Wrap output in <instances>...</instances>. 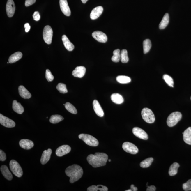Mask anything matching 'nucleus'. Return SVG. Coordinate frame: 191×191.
I'll return each mask as SVG.
<instances>
[{
    "label": "nucleus",
    "mask_w": 191,
    "mask_h": 191,
    "mask_svg": "<svg viewBox=\"0 0 191 191\" xmlns=\"http://www.w3.org/2000/svg\"><path fill=\"white\" fill-rule=\"evenodd\" d=\"M22 57V54L20 52H17L12 54L9 59V63H13L20 60Z\"/></svg>",
    "instance_id": "nucleus-26"
},
{
    "label": "nucleus",
    "mask_w": 191,
    "mask_h": 191,
    "mask_svg": "<svg viewBox=\"0 0 191 191\" xmlns=\"http://www.w3.org/2000/svg\"><path fill=\"white\" fill-rule=\"evenodd\" d=\"M64 118L62 116L59 115H52L51 116L50 119V122L52 123H58L61 121H63Z\"/></svg>",
    "instance_id": "nucleus-33"
},
{
    "label": "nucleus",
    "mask_w": 191,
    "mask_h": 191,
    "mask_svg": "<svg viewBox=\"0 0 191 191\" xmlns=\"http://www.w3.org/2000/svg\"><path fill=\"white\" fill-rule=\"evenodd\" d=\"M10 167L13 174L18 177H21L23 175L22 168L20 164L15 160H12L10 162Z\"/></svg>",
    "instance_id": "nucleus-6"
},
{
    "label": "nucleus",
    "mask_w": 191,
    "mask_h": 191,
    "mask_svg": "<svg viewBox=\"0 0 191 191\" xmlns=\"http://www.w3.org/2000/svg\"><path fill=\"white\" fill-rule=\"evenodd\" d=\"M79 138L82 140L86 144L92 146H97L98 145V139L93 136L86 134H81L79 135Z\"/></svg>",
    "instance_id": "nucleus-3"
},
{
    "label": "nucleus",
    "mask_w": 191,
    "mask_h": 191,
    "mask_svg": "<svg viewBox=\"0 0 191 191\" xmlns=\"http://www.w3.org/2000/svg\"><path fill=\"white\" fill-rule=\"evenodd\" d=\"M151 47V41L149 39H146L143 42V52L146 54L149 52Z\"/></svg>",
    "instance_id": "nucleus-30"
},
{
    "label": "nucleus",
    "mask_w": 191,
    "mask_h": 191,
    "mask_svg": "<svg viewBox=\"0 0 191 191\" xmlns=\"http://www.w3.org/2000/svg\"><path fill=\"white\" fill-rule=\"evenodd\" d=\"M108 188L105 186L98 185L97 186L92 185L89 187L87 189L88 191H107Z\"/></svg>",
    "instance_id": "nucleus-28"
},
{
    "label": "nucleus",
    "mask_w": 191,
    "mask_h": 191,
    "mask_svg": "<svg viewBox=\"0 0 191 191\" xmlns=\"http://www.w3.org/2000/svg\"><path fill=\"white\" fill-rule=\"evenodd\" d=\"M182 118V115L179 112H176L171 114L167 120V125L170 127L176 125Z\"/></svg>",
    "instance_id": "nucleus-4"
},
{
    "label": "nucleus",
    "mask_w": 191,
    "mask_h": 191,
    "mask_svg": "<svg viewBox=\"0 0 191 191\" xmlns=\"http://www.w3.org/2000/svg\"><path fill=\"white\" fill-rule=\"evenodd\" d=\"M183 140L187 144L191 145V127H189L183 133Z\"/></svg>",
    "instance_id": "nucleus-24"
},
{
    "label": "nucleus",
    "mask_w": 191,
    "mask_h": 191,
    "mask_svg": "<svg viewBox=\"0 0 191 191\" xmlns=\"http://www.w3.org/2000/svg\"><path fill=\"white\" fill-rule=\"evenodd\" d=\"M183 188L185 191H189L191 190V179L188 181L187 182L183 185Z\"/></svg>",
    "instance_id": "nucleus-40"
},
{
    "label": "nucleus",
    "mask_w": 191,
    "mask_h": 191,
    "mask_svg": "<svg viewBox=\"0 0 191 191\" xmlns=\"http://www.w3.org/2000/svg\"><path fill=\"white\" fill-rule=\"evenodd\" d=\"M13 110L16 113L19 114H22L24 112V109L20 103L17 102L16 100H14L13 103Z\"/></svg>",
    "instance_id": "nucleus-23"
},
{
    "label": "nucleus",
    "mask_w": 191,
    "mask_h": 191,
    "mask_svg": "<svg viewBox=\"0 0 191 191\" xmlns=\"http://www.w3.org/2000/svg\"><path fill=\"white\" fill-rule=\"evenodd\" d=\"M65 173L67 176L70 177V183H73L82 177L83 174V169L79 165L74 164L68 166L66 169Z\"/></svg>",
    "instance_id": "nucleus-2"
},
{
    "label": "nucleus",
    "mask_w": 191,
    "mask_h": 191,
    "mask_svg": "<svg viewBox=\"0 0 191 191\" xmlns=\"http://www.w3.org/2000/svg\"><path fill=\"white\" fill-rule=\"evenodd\" d=\"M6 159V155L4 151L1 150H0V160L1 161H4Z\"/></svg>",
    "instance_id": "nucleus-41"
},
{
    "label": "nucleus",
    "mask_w": 191,
    "mask_h": 191,
    "mask_svg": "<svg viewBox=\"0 0 191 191\" xmlns=\"http://www.w3.org/2000/svg\"><path fill=\"white\" fill-rule=\"evenodd\" d=\"M71 147L67 145H64L59 147L56 151V155L61 157L69 153L71 151Z\"/></svg>",
    "instance_id": "nucleus-13"
},
{
    "label": "nucleus",
    "mask_w": 191,
    "mask_h": 191,
    "mask_svg": "<svg viewBox=\"0 0 191 191\" xmlns=\"http://www.w3.org/2000/svg\"><path fill=\"white\" fill-rule=\"evenodd\" d=\"M33 18L34 20L36 21H38L40 19V16L39 13L38 11H35L33 15Z\"/></svg>",
    "instance_id": "nucleus-42"
},
{
    "label": "nucleus",
    "mask_w": 191,
    "mask_h": 191,
    "mask_svg": "<svg viewBox=\"0 0 191 191\" xmlns=\"http://www.w3.org/2000/svg\"><path fill=\"white\" fill-rule=\"evenodd\" d=\"M19 92L20 95L23 98L29 99L32 96L31 93L22 85L19 86Z\"/></svg>",
    "instance_id": "nucleus-21"
},
{
    "label": "nucleus",
    "mask_w": 191,
    "mask_h": 191,
    "mask_svg": "<svg viewBox=\"0 0 191 191\" xmlns=\"http://www.w3.org/2000/svg\"><path fill=\"white\" fill-rule=\"evenodd\" d=\"M103 11V8L101 6H97L94 8L90 13V17L92 20L98 19L101 15Z\"/></svg>",
    "instance_id": "nucleus-16"
},
{
    "label": "nucleus",
    "mask_w": 191,
    "mask_h": 191,
    "mask_svg": "<svg viewBox=\"0 0 191 191\" xmlns=\"http://www.w3.org/2000/svg\"><path fill=\"white\" fill-rule=\"evenodd\" d=\"M125 191H131V189H128V190H126Z\"/></svg>",
    "instance_id": "nucleus-48"
},
{
    "label": "nucleus",
    "mask_w": 191,
    "mask_h": 191,
    "mask_svg": "<svg viewBox=\"0 0 191 191\" xmlns=\"http://www.w3.org/2000/svg\"><path fill=\"white\" fill-rule=\"evenodd\" d=\"M163 78L166 83L171 87H174V82L172 77L169 75H165L163 77Z\"/></svg>",
    "instance_id": "nucleus-38"
},
{
    "label": "nucleus",
    "mask_w": 191,
    "mask_h": 191,
    "mask_svg": "<svg viewBox=\"0 0 191 191\" xmlns=\"http://www.w3.org/2000/svg\"><path fill=\"white\" fill-rule=\"evenodd\" d=\"M65 106L66 109L70 113L75 114H77V113L76 109L72 104L69 102H67L65 104Z\"/></svg>",
    "instance_id": "nucleus-36"
},
{
    "label": "nucleus",
    "mask_w": 191,
    "mask_h": 191,
    "mask_svg": "<svg viewBox=\"0 0 191 191\" xmlns=\"http://www.w3.org/2000/svg\"><path fill=\"white\" fill-rule=\"evenodd\" d=\"M93 106L94 110L96 114L100 117H102L104 113L101 105L97 100H94L93 102Z\"/></svg>",
    "instance_id": "nucleus-18"
},
{
    "label": "nucleus",
    "mask_w": 191,
    "mask_h": 191,
    "mask_svg": "<svg viewBox=\"0 0 191 191\" xmlns=\"http://www.w3.org/2000/svg\"><path fill=\"white\" fill-rule=\"evenodd\" d=\"M19 145L22 148L29 150L33 147L34 143L32 141L27 139H22L19 142Z\"/></svg>",
    "instance_id": "nucleus-17"
},
{
    "label": "nucleus",
    "mask_w": 191,
    "mask_h": 191,
    "mask_svg": "<svg viewBox=\"0 0 191 191\" xmlns=\"http://www.w3.org/2000/svg\"><path fill=\"white\" fill-rule=\"evenodd\" d=\"M45 77L46 79L49 82H52L54 79V77L52 75L50 70L47 69L46 71Z\"/></svg>",
    "instance_id": "nucleus-39"
},
{
    "label": "nucleus",
    "mask_w": 191,
    "mask_h": 191,
    "mask_svg": "<svg viewBox=\"0 0 191 191\" xmlns=\"http://www.w3.org/2000/svg\"><path fill=\"white\" fill-rule=\"evenodd\" d=\"M131 191H137L138 190V189L136 187H135L133 184H132L131 185Z\"/></svg>",
    "instance_id": "nucleus-46"
},
{
    "label": "nucleus",
    "mask_w": 191,
    "mask_h": 191,
    "mask_svg": "<svg viewBox=\"0 0 191 191\" xmlns=\"http://www.w3.org/2000/svg\"><path fill=\"white\" fill-rule=\"evenodd\" d=\"M82 3H84V4H85V3L87 2V1H88V0H81Z\"/></svg>",
    "instance_id": "nucleus-47"
},
{
    "label": "nucleus",
    "mask_w": 191,
    "mask_h": 191,
    "mask_svg": "<svg viewBox=\"0 0 191 191\" xmlns=\"http://www.w3.org/2000/svg\"><path fill=\"white\" fill-rule=\"evenodd\" d=\"M24 27L25 28V31L26 32H28L30 30L31 27L29 23H26L24 24Z\"/></svg>",
    "instance_id": "nucleus-45"
},
{
    "label": "nucleus",
    "mask_w": 191,
    "mask_h": 191,
    "mask_svg": "<svg viewBox=\"0 0 191 191\" xmlns=\"http://www.w3.org/2000/svg\"><path fill=\"white\" fill-rule=\"evenodd\" d=\"M53 31L50 26L47 25L44 28L43 31V37L46 43L50 44L52 43Z\"/></svg>",
    "instance_id": "nucleus-7"
},
{
    "label": "nucleus",
    "mask_w": 191,
    "mask_h": 191,
    "mask_svg": "<svg viewBox=\"0 0 191 191\" xmlns=\"http://www.w3.org/2000/svg\"><path fill=\"white\" fill-rule=\"evenodd\" d=\"M169 22V16L168 13H166L163 17L160 24H159V28L160 29H165L167 27Z\"/></svg>",
    "instance_id": "nucleus-27"
},
{
    "label": "nucleus",
    "mask_w": 191,
    "mask_h": 191,
    "mask_svg": "<svg viewBox=\"0 0 191 191\" xmlns=\"http://www.w3.org/2000/svg\"><path fill=\"white\" fill-rule=\"evenodd\" d=\"M156 187L154 185L148 186V188L146 189V191H156Z\"/></svg>",
    "instance_id": "nucleus-44"
},
{
    "label": "nucleus",
    "mask_w": 191,
    "mask_h": 191,
    "mask_svg": "<svg viewBox=\"0 0 191 191\" xmlns=\"http://www.w3.org/2000/svg\"><path fill=\"white\" fill-rule=\"evenodd\" d=\"M52 153V150L49 149L45 150L43 152L40 159L41 163L43 165L45 164L50 160L51 154Z\"/></svg>",
    "instance_id": "nucleus-19"
},
{
    "label": "nucleus",
    "mask_w": 191,
    "mask_h": 191,
    "mask_svg": "<svg viewBox=\"0 0 191 191\" xmlns=\"http://www.w3.org/2000/svg\"><path fill=\"white\" fill-rule=\"evenodd\" d=\"M1 171L3 176L6 179L9 181L12 180L13 178L12 174L9 171L7 166L5 165L1 166Z\"/></svg>",
    "instance_id": "nucleus-20"
},
{
    "label": "nucleus",
    "mask_w": 191,
    "mask_h": 191,
    "mask_svg": "<svg viewBox=\"0 0 191 191\" xmlns=\"http://www.w3.org/2000/svg\"><path fill=\"white\" fill-rule=\"evenodd\" d=\"M113 55L112 57V60L113 62H118L121 59V51L119 49H117L114 51Z\"/></svg>",
    "instance_id": "nucleus-35"
},
{
    "label": "nucleus",
    "mask_w": 191,
    "mask_h": 191,
    "mask_svg": "<svg viewBox=\"0 0 191 191\" xmlns=\"http://www.w3.org/2000/svg\"><path fill=\"white\" fill-rule=\"evenodd\" d=\"M60 5L61 10L65 15H70L71 11L67 0H60Z\"/></svg>",
    "instance_id": "nucleus-14"
},
{
    "label": "nucleus",
    "mask_w": 191,
    "mask_h": 191,
    "mask_svg": "<svg viewBox=\"0 0 191 191\" xmlns=\"http://www.w3.org/2000/svg\"><path fill=\"white\" fill-rule=\"evenodd\" d=\"M92 36L98 42L105 43L107 41V37L106 34L101 31H96L92 33Z\"/></svg>",
    "instance_id": "nucleus-11"
},
{
    "label": "nucleus",
    "mask_w": 191,
    "mask_h": 191,
    "mask_svg": "<svg viewBox=\"0 0 191 191\" xmlns=\"http://www.w3.org/2000/svg\"><path fill=\"white\" fill-rule=\"evenodd\" d=\"M179 167V165L177 162H174L171 165L169 169V176H174L177 174L178 169Z\"/></svg>",
    "instance_id": "nucleus-29"
},
{
    "label": "nucleus",
    "mask_w": 191,
    "mask_h": 191,
    "mask_svg": "<svg viewBox=\"0 0 191 191\" xmlns=\"http://www.w3.org/2000/svg\"><path fill=\"white\" fill-rule=\"evenodd\" d=\"M108 159L107 155L103 153H96L95 154H90L87 158L89 164L95 168L105 166Z\"/></svg>",
    "instance_id": "nucleus-1"
},
{
    "label": "nucleus",
    "mask_w": 191,
    "mask_h": 191,
    "mask_svg": "<svg viewBox=\"0 0 191 191\" xmlns=\"http://www.w3.org/2000/svg\"><path fill=\"white\" fill-rule=\"evenodd\" d=\"M133 134L137 137L140 139L147 140L148 138V136L145 131L140 128L135 127L133 128Z\"/></svg>",
    "instance_id": "nucleus-10"
},
{
    "label": "nucleus",
    "mask_w": 191,
    "mask_h": 191,
    "mask_svg": "<svg viewBox=\"0 0 191 191\" xmlns=\"http://www.w3.org/2000/svg\"><path fill=\"white\" fill-rule=\"evenodd\" d=\"M141 115L143 119L146 123H152L155 121V117L153 113L149 108H143L141 112Z\"/></svg>",
    "instance_id": "nucleus-5"
},
{
    "label": "nucleus",
    "mask_w": 191,
    "mask_h": 191,
    "mask_svg": "<svg viewBox=\"0 0 191 191\" xmlns=\"http://www.w3.org/2000/svg\"><path fill=\"white\" fill-rule=\"evenodd\" d=\"M56 88L60 93H66L68 92L66 85L65 84L60 83L57 86Z\"/></svg>",
    "instance_id": "nucleus-37"
},
{
    "label": "nucleus",
    "mask_w": 191,
    "mask_h": 191,
    "mask_svg": "<svg viewBox=\"0 0 191 191\" xmlns=\"http://www.w3.org/2000/svg\"></svg>",
    "instance_id": "nucleus-50"
},
{
    "label": "nucleus",
    "mask_w": 191,
    "mask_h": 191,
    "mask_svg": "<svg viewBox=\"0 0 191 191\" xmlns=\"http://www.w3.org/2000/svg\"><path fill=\"white\" fill-rule=\"evenodd\" d=\"M121 62L123 63H126L129 61L128 56V52L125 49H123L121 52Z\"/></svg>",
    "instance_id": "nucleus-34"
},
{
    "label": "nucleus",
    "mask_w": 191,
    "mask_h": 191,
    "mask_svg": "<svg viewBox=\"0 0 191 191\" xmlns=\"http://www.w3.org/2000/svg\"><path fill=\"white\" fill-rule=\"evenodd\" d=\"M154 159L153 158H149L144 160L140 163V166L142 168H147L151 165Z\"/></svg>",
    "instance_id": "nucleus-32"
},
{
    "label": "nucleus",
    "mask_w": 191,
    "mask_h": 191,
    "mask_svg": "<svg viewBox=\"0 0 191 191\" xmlns=\"http://www.w3.org/2000/svg\"><path fill=\"white\" fill-rule=\"evenodd\" d=\"M36 0H26L25 5L26 7L32 5L36 2Z\"/></svg>",
    "instance_id": "nucleus-43"
},
{
    "label": "nucleus",
    "mask_w": 191,
    "mask_h": 191,
    "mask_svg": "<svg viewBox=\"0 0 191 191\" xmlns=\"http://www.w3.org/2000/svg\"><path fill=\"white\" fill-rule=\"evenodd\" d=\"M6 9L8 17H13L15 11V6L13 0H8L6 5Z\"/></svg>",
    "instance_id": "nucleus-12"
},
{
    "label": "nucleus",
    "mask_w": 191,
    "mask_h": 191,
    "mask_svg": "<svg viewBox=\"0 0 191 191\" xmlns=\"http://www.w3.org/2000/svg\"><path fill=\"white\" fill-rule=\"evenodd\" d=\"M0 123L2 125L8 128H14L15 126V123L13 120L0 114Z\"/></svg>",
    "instance_id": "nucleus-9"
},
{
    "label": "nucleus",
    "mask_w": 191,
    "mask_h": 191,
    "mask_svg": "<svg viewBox=\"0 0 191 191\" xmlns=\"http://www.w3.org/2000/svg\"><path fill=\"white\" fill-rule=\"evenodd\" d=\"M122 147L123 150L130 154H136L138 152L137 147L133 143L128 142L123 143Z\"/></svg>",
    "instance_id": "nucleus-8"
},
{
    "label": "nucleus",
    "mask_w": 191,
    "mask_h": 191,
    "mask_svg": "<svg viewBox=\"0 0 191 191\" xmlns=\"http://www.w3.org/2000/svg\"><path fill=\"white\" fill-rule=\"evenodd\" d=\"M111 99L112 101L116 104H121L124 101V99L123 96L118 93H115L112 94Z\"/></svg>",
    "instance_id": "nucleus-25"
},
{
    "label": "nucleus",
    "mask_w": 191,
    "mask_h": 191,
    "mask_svg": "<svg viewBox=\"0 0 191 191\" xmlns=\"http://www.w3.org/2000/svg\"><path fill=\"white\" fill-rule=\"evenodd\" d=\"M109 160V162H111V159H109V160Z\"/></svg>",
    "instance_id": "nucleus-49"
},
{
    "label": "nucleus",
    "mask_w": 191,
    "mask_h": 191,
    "mask_svg": "<svg viewBox=\"0 0 191 191\" xmlns=\"http://www.w3.org/2000/svg\"><path fill=\"white\" fill-rule=\"evenodd\" d=\"M86 70V68L83 66L77 67L72 72V75L75 77L82 78L85 75Z\"/></svg>",
    "instance_id": "nucleus-15"
},
{
    "label": "nucleus",
    "mask_w": 191,
    "mask_h": 191,
    "mask_svg": "<svg viewBox=\"0 0 191 191\" xmlns=\"http://www.w3.org/2000/svg\"><path fill=\"white\" fill-rule=\"evenodd\" d=\"M116 80L118 83L121 84H127L131 81V79L129 77L124 75L118 76L116 78Z\"/></svg>",
    "instance_id": "nucleus-31"
},
{
    "label": "nucleus",
    "mask_w": 191,
    "mask_h": 191,
    "mask_svg": "<svg viewBox=\"0 0 191 191\" xmlns=\"http://www.w3.org/2000/svg\"><path fill=\"white\" fill-rule=\"evenodd\" d=\"M62 39L64 45L67 50L70 52L73 50L75 48V46L69 40L66 36L65 35L62 36Z\"/></svg>",
    "instance_id": "nucleus-22"
}]
</instances>
